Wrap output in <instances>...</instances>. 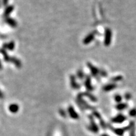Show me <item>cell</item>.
<instances>
[{
  "mask_svg": "<svg viewBox=\"0 0 136 136\" xmlns=\"http://www.w3.org/2000/svg\"><path fill=\"white\" fill-rule=\"evenodd\" d=\"M114 99H115V102L120 103V102H121L122 100V97L120 94H116V95L115 96Z\"/></svg>",
  "mask_w": 136,
  "mask_h": 136,
  "instance_id": "cell-12",
  "label": "cell"
},
{
  "mask_svg": "<svg viewBox=\"0 0 136 136\" xmlns=\"http://www.w3.org/2000/svg\"><path fill=\"white\" fill-rule=\"evenodd\" d=\"M94 38V33H90V34L88 35L83 40V43L85 44H88L90 42H91L93 41Z\"/></svg>",
  "mask_w": 136,
  "mask_h": 136,
  "instance_id": "cell-2",
  "label": "cell"
},
{
  "mask_svg": "<svg viewBox=\"0 0 136 136\" xmlns=\"http://www.w3.org/2000/svg\"><path fill=\"white\" fill-rule=\"evenodd\" d=\"M14 47H15V45H14V43L13 42H10V43H9L8 44L6 45V48H7V49H10V50H13V49H14Z\"/></svg>",
  "mask_w": 136,
  "mask_h": 136,
  "instance_id": "cell-13",
  "label": "cell"
},
{
  "mask_svg": "<svg viewBox=\"0 0 136 136\" xmlns=\"http://www.w3.org/2000/svg\"><path fill=\"white\" fill-rule=\"evenodd\" d=\"M125 95H127V96H125V98H126L127 100H129V99H130V98H131V95H130V94H129V93H127V94H125Z\"/></svg>",
  "mask_w": 136,
  "mask_h": 136,
  "instance_id": "cell-18",
  "label": "cell"
},
{
  "mask_svg": "<svg viewBox=\"0 0 136 136\" xmlns=\"http://www.w3.org/2000/svg\"><path fill=\"white\" fill-rule=\"evenodd\" d=\"M122 79V77L121 76H117L116 77H114L112 79V81H119Z\"/></svg>",
  "mask_w": 136,
  "mask_h": 136,
  "instance_id": "cell-17",
  "label": "cell"
},
{
  "mask_svg": "<svg viewBox=\"0 0 136 136\" xmlns=\"http://www.w3.org/2000/svg\"><path fill=\"white\" fill-rule=\"evenodd\" d=\"M6 23H8V24L10 25V26H11V27H16V21H15V20H13V19L8 18L6 20Z\"/></svg>",
  "mask_w": 136,
  "mask_h": 136,
  "instance_id": "cell-10",
  "label": "cell"
},
{
  "mask_svg": "<svg viewBox=\"0 0 136 136\" xmlns=\"http://www.w3.org/2000/svg\"><path fill=\"white\" fill-rule=\"evenodd\" d=\"M129 115L131 116H134L136 115V109L134 108V109L130 110V112H129Z\"/></svg>",
  "mask_w": 136,
  "mask_h": 136,
  "instance_id": "cell-15",
  "label": "cell"
},
{
  "mask_svg": "<svg viewBox=\"0 0 136 136\" xmlns=\"http://www.w3.org/2000/svg\"><path fill=\"white\" fill-rule=\"evenodd\" d=\"M85 87L86 88V89H87L88 91H90V90L91 91L92 90H93V88H92V86H91V83L90 77H88V76L86 77V81H85Z\"/></svg>",
  "mask_w": 136,
  "mask_h": 136,
  "instance_id": "cell-8",
  "label": "cell"
},
{
  "mask_svg": "<svg viewBox=\"0 0 136 136\" xmlns=\"http://www.w3.org/2000/svg\"><path fill=\"white\" fill-rule=\"evenodd\" d=\"M126 118L123 115H119L113 119V122L115 123H122L125 120Z\"/></svg>",
  "mask_w": 136,
  "mask_h": 136,
  "instance_id": "cell-5",
  "label": "cell"
},
{
  "mask_svg": "<svg viewBox=\"0 0 136 136\" xmlns=\"http://www.w3.org/2000/svg\"><path fill=\"white\" fill-rule=\"evenodd\" d=\"M127 107V105L125 104V103H119L116 106V108L119 110H122L126 108Z\"/></svg>",
  "mask_w": 136,
  "mask_h": 136,
  "instance_id": "cell-11",
  "label": "cell"
},
{
  "mask_svg": "<svg viewBox=\"0 0 136 136\" xmlns=\"http://www.w3.org/2000/svg\"><path fill=\"white\" fill-rule=\"evenodd\" d=\"M71 86H72L73 88L77 89L80 88L79 85L77 83H76V81H75L74 76H71Z\"/></svg>",
  "mask_w": 136,
  "mask_h": 136,
  "instance_id": "cell-9",
  "label": "cell"
},
{
  "mask_svg": "<svg viewBox=\"0 0 136 136\" xmlns=\"http://www.w3.org/2000/svg\"><path fill=\"white\" fill-rule=\"evenodd\" d=\"M85 94H86L88 97H89L91 100H93V102H96V98H95L94 96H93L92 94H90L88 93H85Z\"/></svg>",
  "mask_w": 136,
  "mask_h": 136,
  "instance_id": "cell-16",
  "label": "cell"
},
{
  "mask_svg": "<svg viewBox=\"0 0 136 136\" xmlns=\"http://www.w3.org/2000/svg\"><path fill=\"white\" fill-rule=\"evenodd\" d=\"M112 30L110 28H107L105 32V38H104V44L105 46H109L112 42Z\"/></svg>",
  "mask_w": 136,
  "mask_h": 136,
  "instance_id": "cell-1",
  "label": "cell"
},
{
  "mask_svg": "<svg viewBox=\"0 0 136 136\" xmlns=\"http://www.w3.org/2000/svg\"><path fill=\"white\" fill-rule=\"evenodd\" d=\"M77 76H78V77L80 79H83L85 75H84L83 72L81 70H79V71H77Z\"/></svg>",
  "mask_w": 136,
  "mask_h": 136,
  "instance_id": "cell-14",
  "label": "cell"
},
{
  "mask_svg": "<svg viewBox=\"0 0 136 136\" xmlns=\"http://www.w3.org/2000/svg\"><path fill=\"white\" fill-rule=\"evenodd\" d=\"M88 66L89 69H90V71L91 72L92 74H93V76H96L98 74V72H99V71H98V69L96 68V67H94V66H93L91 64H90V63H88Z\"/></svg>",
  "mask_w": 136,
  "mask_h": 136,
  "instance_id": "cell-4",
  "label": "cell"
},
{
  "mask_svg": "<svg viewBox=\"0 0 136 136\" xmlns=\"http://www.w3.org/2000/svg\"><path fill=\"white\" fill-rule=\"evenodd\" d=\"M19 107L16 104H11L9 106V110L11 113H16L18 111Z\"/></svg>",
  "mask_w": 136,
  "mask_h": 136,
  "instance_id": "cell-7",
  "label": "cell"
},
{
  "mask_svg": "<svg viewBox=\"0 0 136 136\" xmlns=\"http://www.w3.org/2000/svg\"><path fill=\"white\" fill-rule=\"evenodd\" d=\"M0 69H1V62H0Z\"/></svg>",
  "mask_w": 136,
  "mask_h": 136,
  "instance_id": "cell-20",
  "label": "cell"
},
{
  "mask_svg": "<svg viewBox=\"0 0 136 136\" xmlns=\"http://www.w3.org/2000/svg\"><path fill=\"white\" fill-rule=\"evenodd\" d=\"M68 112H69V113L70 116H71L72 119H77V118L79 117L78 114H77L76 112H75V110H74V109L73 108V107H71H71H69Z\"/></svg>",
  "mask_w": 136,
  "mask_h": 136,
  "instance_id": "cell-3",
  "label": "cell"
},
{
  "mask_svg": "<svg viewBox=\"0 0 136 136\" xmlns=\"http://www.w3.org/2000/svg\"><path fill=\"white\" fill-rule=\"evenodd\" d=\"M116 87V85H115V84H114V83H112V84H108V85L105 86L103 89L105 91H110L115 89Z\"/></svg>",
  "mask_w": 136,
  "mask_h": 136,
  "instance_id": "cell-6",
  "label": "cell"
},
{
  "mask_svg": "<svg viewBox=\"0 0 136 136\" xmlns=\"http://www.w3.org/2000/svg\"><path fill=\"white\" fill-rule=\"evenodd\" d=\"M3 96V93H1V91H0V98H2Z\"/></svg>",
  "mask_w": 136,
  "mask_h": 136,
  "instance_id": "cell-19",
  "label": "cell"
}]
</instances>
